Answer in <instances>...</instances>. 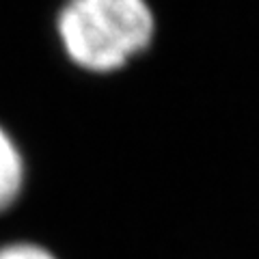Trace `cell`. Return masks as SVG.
<instances>
[{
  "label": "cell",
  "mask_w": 259,
  "mask_h": 259,
  "mask_svg": "<svg viewBox=\"0 0 259 259\" xmlns=\"http://www.w3.org/2000/svg\"><path fill=\"white\" fill-rule=\"evenodd\" d=\"M59 32L80 67L115 71L151 46L156 18L147 0H69Z\"/></svg>",
  "instance_id": "cell-1"
},
{
  "label": "cell",
  "mask_w": 259,
  "mask_h": 259,
  "mask_svg": "<svg viewBox=\"0 0 259 259\" xmlns=\"http://www.w3.org/2000/svg\"><path fill=\"white\" fill-rule=\"evenodd\" d=\"M22 156L11 136L0 127V212L7 209L22 190Z\"/></svg>",
  "instance_id": "cell-2"
},
{
  "label": "cell",
  "mask_w": 259,
  "mask_h": 259,
  "mask_svg": "<svg viewBox=\"0 0 259 259\" xmlns=\"http://www.w3.org/2000/svg\"><path fill=\"white\" fill-rule=\"evenodd\" d=\"M0 259H56V257L35 244H11L0 248Z\"/></svg>",
  "instance_id": "cell-3"
}]
</instances>
